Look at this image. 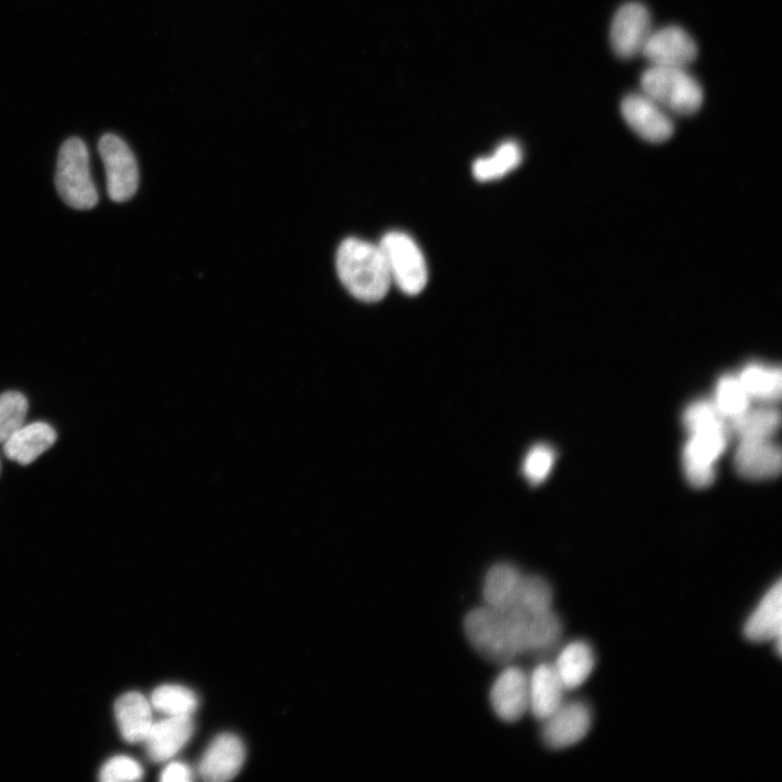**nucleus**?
<instances>
[{
	"label": "nucleus",
	"instance_id": "obj_6",
	"mask_svg": "<svg viewBox=\"0 0 782 782\" xmlns=\"http://www.w3.org/2000/svg\"><path fill=\"white\" fill-rule=\"evenodd\" d=\"M729 437L728 426L689 434L682 451V467L693 487L704 488L712 483L716 462L726 451Z\"/></svg>",
	"mask_w": 782,
	"mask_h": 782
},
{
	"label": "nucleus",
	"instance_id": "obj_23",
	"mask_svg": "<svg viewBox=\"0 0 782 782\" xmlns=\"http://www.w3.org/2000/svg\"><path fill=\"white\" fill-rule=\"evenodd\" d=\"M562 634L563 622L552 608L528 615L524 654H541L552 649L559 642Z\"/></svg>",
	"mask_w": 782,
	"mask_h": 782
},
{
	"label": "nucleus",
	"instance_id": "obj_13",
	"mask_svg": "<svg viewBox=\"0 0 782 782\" xmlns=\"http://www.w3.org/2000/svg\"><path fill=\"white\" fill-rule=\"evenodd\" d=\"M782 632V582L766 590L743 625L744 636L753 643L774 642Z\"/></svg>",
	"mask_w": 782,
	"mask_h": 782
},
{
	"label": "nucleus",
	"instance_id": "obj_22",
	"mask_svg": "<svg viewBox=\"0 0 782 782\" xmlns=\"http://www.w3.org/2000/svg\"><path fill=\"white\" fill-rule=\"evenodd\" d=\"M781 424L779 411L772 405L749 406L742 414L728 421L730 434L737 439L772 438Z\"/></svg>",
	"mask_w": 782,
	"mask_h": 782
},
{
	"label": "nucleus",
	"instance_id": "obj_27",
	"mask_svg": "<svg viewBox=\"0 0 782 782\" xmlns=\"http://www.w3.org/2000/svg\"><path fill=\"white\" fill-rule=\"evenodd\" d=\"M553 590L550 583L537 575H522L515 607L533 615L552 608Z\"/></svg>",
	"mask_w": 782,
	"mask_h": 782
},
{
	"label": "nucleus",
	"instance_id": "obj_19",
	"mask_svg": "<svg viewBox=\"0 0 782 782\" xmlns=\"http://www.w3.org/2000/svg\"><path fill=\"white\" fill-rule=\"evenodd\" d=\"M595 653L584 640L567 643L557 654L553 665L567 691L581 686L595 668Z\"/></svg>",
	"mask_w": 782,
	"mask_h": 782
},
{
	"label": "nucleus",
	"instance_id": "obj_29",
	"mask_svg": "<svg viewBox=\"0 0 782 782\" xmlns=\"http://www.w3.org/2000/svg\"><path fill=\"white\" fill-rule=\"evenodd\" d=\"M689 434L728 426L711 400H696L689 404L682 415Z\"/></svg>",
	"mask_w": 782,
	"mask_h": 782
},
{
	"label": "nucleus",
	"instance_id": "obj_28",
	"mask_svg": "<svg viewBox=\"0 0 782 782\" xmlns=\"http://www.w3.org/2000/svg\"><path fill=\"white\" fill-rule=\"evenodd\" d=\"M151 705L168 716H190L198 706V698L185 686L163 684L152 692Z\"/></svg>",
	"mask_w": 782,
	"mask_h": 782
},
{
	"label": "nucleus",
	"instance_id": "obj_31",
	"mask_svg": "<svg viewBox=\"0 0 782 782\" xmlns=\"http://www.w3.org/2000/svg\"><path fill=\"white\" fill-rule=\"evenodd\" d=\"M556 459L554 449L546 443H538L529 449L524 457L521 469L526 480L535 485L543 482L552 471Z\"/></svg>",
	"mask_w": 782,
	"mask_h": 782
},
{
	"label": "nucleus",
	"instance_id": "obj_33",
	"mask_svg": "<svg viewBox=\"0 0 782 782\" xmlns=\"http://www.w3.org/2000/svg\"><path fill=\"white\" fill-rule=\"evenodd\" d=\"M161 780L164 782L190 781L191 771L185 764L172 762L162 771Z\"/></svg>",
	"mask_w": 782,
	"mask_h": 782
},
{
	"label": "nucleus",
	"instance_id": "obj_32",
	"mask_svg": "<svg viewBox=\"0 0 782 782\" xmlns=\"http://www.w3.org/2000/svg\"><path fill=\"white\" fill-rule=\"evenodd\" d=\"M142 774V768L135 759L127 756H115L102 766L99 779L103 782L138 781Z\"/></svg>",
	"mask_w": 782,
	"mask_h": 782
},
{
	"label": "nucleus",
	"instance_id": "obj_7",
	"mask_svg": "<svg viewBox=\"0 0 782 782\" xmlns=\"http://www.w3.org/2000/svg\"><path fill=\"white\" fill-rule=\"evenodd\" d=\"M98 151L104 164L108 194L115 202L133 198L138 188V166L127 143L114 134L103 135Z\"/></svg>",
	"mask_w": 782,
	"mask_h": 782
},
{
	"label": "nucleus",
	"instance_id": "obj_24",
	"mask_svg": "<svg viewBox=\"0 0 782 782\" xmlns=\"http://www.w3.org/2000/svg\"><path fill=\"white\" fill-rule=\"evenodd\" d=\"M737 376L752 400L772 403L780 399L782 377L779 367L749 363Z\"/></svg>",
	"mask_w": 782,
	"mask_h": 782
},
{
	"label": "nucleus",
	"instance_id": "obj_30",
	"mask_svg": "<svg viewBox=\"0 0 782 782\" xmlns=\"http://www.w3.org/2000/svg\"><path fill=\"white\" fill-rule=\"evenodd\" d=\"M27 409V400L21 392L7 391L0 394V443L24 425Z\"/></svg>",
	"mask_w": 782,
	"mask_h": 782
},
{
	"label": "nucleus",
	"instance_id": "obj_1",
	"mask_svg": "<svg viewBox=\"0 0 782 782\" xmlns=\"http://www.w3.org/2000/svg\"><path fill=\"white\" fill-rule=\"evenodd\" d=\"M336 267L346 290L364 302L380 301L392 281L380 245L357 238L341 242Z\"/></svg>",
	"mask_w": 782,
	"mask_h": 782
},
{
	"label": "nucleus",
	"instance_id": "obj_26",
	"mask_svg": "<svg viewBox=\"0 0 782 782\" xmlns=\"http://www.w3.org/2000/svg\"><path fill=\"white\" fill-rule=\"evenodd\" d=\"M521 161V150L514 141L502 143L491 155L477 159L472 164V174L480 181L503 177Z\"/></svg>",
	"mask_w": 782,
	"mask_h": 782
},
{
	"label": "nucleus",
	"instance_id": "obj_12",
	"mask_svg": "<svg viewBox=\"0 0 782 782\" xmlns=\"http://www.w3.org/2000/svg\"><path fill=\"white\" fill-rule=\"evenodd\" d=\"M490 703L495 715L503 721H518L529 707L526 672L516 666L502 670L491 686Z\"/></svg>",
	"mask_w": 782,
	"mask_h": 782
},
{
	"label": "nucleus",
	"instance_id": "obj_15",
	"mask_svg": "<svg viewBox=\"0 0 782 782\" xmlns=\"http://www.w3.org/2000/svg\"><path fill=\"white\" fill-rule=\"evenodd\" d=\"M243 759L241 740L231 733H223L206 748L200 760L199 772L206 781H228L240 771Z\"/></svg>",
	"mask_w": 782,
	"mask_h": 782
},
{
	"label": "nucleus",
	"instance_id": "obj_21",
	"mask_svg": "<svg viewBox=\"0 0 782 782\" xmlns=\"http://www.w3.org/2000/svg\"><path fill=\"white\" fill-rule=\"evenodd\" d=\"M522 573L514 565L499 563L487 572L482 595L485 606L497 611L513 607L516 602Z\"/></svg>",
	"mask_w": 782,
	"mask_h": 782
},
{
	"label": "nucleus",
	"instance_id": "obj_8",
	"mask_svg": "<svg viewBox=\"0 0 782 782\" xmlns=\"http://www.w3.org/2000/svg\"><path fill=\"white\" fill-rule=\"evenodd\" d=\"M592 711L582 701L564 703L542 721L541 737L552 749H565L581 742L592 727Z\"/></svg>",
	"mask_w": 782,
	"mask_h": 782
},
{
	"label": "nucleus",
	"instance_id": "obj_2",
	"mask_svg": "<svg viewBox=\"0 0 782 782\" xmlns=\"http://www.w3.org/2000/svg\"><path fill=\"white\" fill-rule=\"evenodd\" d=\"M55 187L62 200L73 209L90 210L98 203L88 150L77 137L66 139L59 150Z\"/></svg>",
	"mask_w": 782,
	"mask_h": 782
},
{
	"label": "nucleus",
	"instance_id": "obj_5",
	"mask_svg": "<svg viewBox=\"0 0 782 782\" xmlns=\"http://www.w3.org/2000/svg\"><path fill=\"white\" fill-rule=\"evenodd\" d=\"M391 280L406 294H418L427 282V266L414 240L400 231L383 236L379 243Z\"/></svg>",
	"mask_w": 782,
	"mask_h": 782
},
{
	"label": "nucleus",
	"instance_id": "obj_4",
	"mask_svg": "<svg viewBox=\"0 0 782 782\" xmlns=\"http://www.w3.org/2000/svg\"><path fill=\"white\" fill-rule=\"evenodd\" d=\"M464 631L472 648L490 663L506 665L518 655L501 611L488 606L471 609L465 616Z\"/></svg>",
	"mask_w": 782,
	"mask_h": 782
},
{
	"label": "nucleus",
	"instance_id": "obj_3",
	"mask_svg": "<svg viewBox=\"0 0 782 782\" xmlns=\"http://www.w3.org/2000/svg\"><path fill=\"white\" fill-rule=\"evenodd\" d=\"M640 84L645 96L676 114H693L703 102L701 85L682 67L651 66Z\"/></svg>",
	"mask_w": 782,
	"mask_h": 782
},
{
	"label": "nucleus",
	"instance_id": "obj_14",
	"mask_svg": "<svg viewBox=\"0 0 782 782\" xmlns=\"http://www.w3.org/2000/svg\"><path fill=\"white\" fill-rule=\"evenodd\" d=\"M780 447L769 439H740L734 452V466L747 479H768L781 470Z\"/></svg>",
	"mask_w": 782,
	"mask_h": 782
},
{
	"label": "nucleus",
	"instance_id": "obj_18",
	"mask_svg": "<svg viewBox=\"0 0 782 782\" xmlns=\"http://www.w3.org/2000/svg\"><path fill=\"white\" fill-rule=\"evenodd\" d=\"M55 440L56 432L50 425L36 421L21 426L3 442V451L11 461L28 465L51 447Z\"/></svg>",
	"mask_w": 782,
	"mask_h": 782
},
{
	"label": "nucleus",
	"instance_id": "obj_9",
	"mask_svg": "<svg viewBox=\"0 0 782 782\" xmlns=\"http://www.w3.org/2000/svg\"><path fill=\"white\" fill-rule=\"evenodd\" d=\"M652 17L640 2H627L616 12L609 31L613 51L622 59L641 53L652 33Z\"/></svg>",
	"mask_w": 782,
	"mask_h": 782
},
{
	"label": "nucleus",
	"instance_id": "obj_25",
	"mask_svg": "<svg viewBox=\"0 0 782 782\" xmlns=\"http://www.w3.org/2000/svg\"><path fill=\"white\" fill-rule=\"evenodd\" d=\"M711 401L728 422L746 411L752 399L737 374H727L718 379Z\"/></svg>",
	"mask_w": 782,
	"mask_h": 782
},
{
	"label": "nucleus",
	"instance_id": "obj_20",
	"mask_svg": "<svg viewBox=\"0 0 782 782\" xmlns=\"http://www.w3.org/2000/svg\"><path fill=\"white\" fill-rule=\"evenodd\" d=\"M114 714L125 741L143 742L153 721L151 704L141 693L127 692L121 695L115 702Z\"/></svg>",
	"mask_w": 782,
	"mask_h": 782
},
{
	"label": "nucleus",
	"instance_id": "obj_11",
	"mask_svg": "<svg viewBox=\"0 0 782 782\" xmlns=\"http://www.w3.org/2000/svg\"><path fill=\"white\" fill-rule=\"evenodd\" d=\"M621 113L642 139L649 142H663L673 133V123L666 110L642 93H631L621 102Z\"/></svg>",
	"mask_w": 782,
	"mask_h": 782
},
{
	"label": "nucleus",
	"instance_id": "obj_10",
	"mask_svg": "<svg viewBox=\"0 0 782 782\" xmlns=\"http://www.w3.org/2000/svg\"><path fill=\"white\" fill-rule=\"evenodd\" d=\"M641 53L652 66L685 68L695 60L697 47L683 28L667 25L652 30Z\"/></svg>",
	"mask_w": 782,
	"mask_h": 782
},
{
	"label": "nucleus",
	"instance_id": "obj_17",
	"mask_svg": "<svg viewBox=\"0 0 782 782\" xmlns=\"http://www.w3.org/2000/svg\"><path fill=\"white\" fill-rule=\"evenodd\" d=\"M193 731L190 716H168L153 722L143 742L153 761H164L174 756L189 740Z\"/></svg>",
	"mask_w": 782,
	"mask_h": 782
},
{
	"label": "nucleus",
	"instance_id": "obj_16",
	"mask_svg": "<svg viewBox=\"0 0 782 782\" xmlns=\"http://www.w3.org/2000/svg\"><path fill=\"white\" fill-rule=\"evenodd\" d=\"M529 707L532 716L543 721L565 701L567 691L552 664L538 665L528 676Z\"/></svg>",
	"mask_w": 782,
	"mask_h": 782
}]
</instances>
